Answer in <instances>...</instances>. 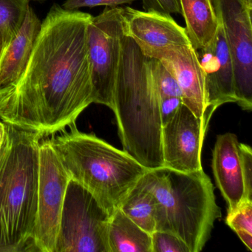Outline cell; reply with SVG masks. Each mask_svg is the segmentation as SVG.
<instances>
[{
  "label": "cell",
  "instance_id": "obj_1",
  "mask_svg": "<svg viewBox=\"0 0 252 252\" xmlns=\"http://www.w3.org/2000/svg\"><path fill=\"white\" fill-rule=\"evenodd\" d=\"M92 17L51 7L20 80L0 90V120L42 138L76 124L94 103L88 47Z\"/></svg>",
  "mask_w": 252,
  "mask_h": 252
},
{
  "label": "cell",
  "instance_id": "obj_2",
  "mask_svg": "<svg viewBox=\"0 0 252 252\" xmlns=\"http://www.w3.org/2000/svg\"><path fill=\"white\" fill-rule=\"evenodd\" d=\"M159 101L150 58L125 35L113 111L124 151L148 169L163 165Z\"/></svg>",
  "mask_w": 252,
  "mask_h": 252
},
{
  "label": "cell",
  "instance_id": "obj_3",
  "mask_svg": "<svg viewBox=\"0 0 252 252\" xmlns=\"http://www.w3.org/2000/svg\"><path fill=\"white\" fill-rule=\"evenodd\" d=\"M42 139L36 132L5 123L0 145V247L8 252L36 251L33 234Z\"/></svg>",
  "mask_w": 252,
  "mask_h": 252
},
{
  "label": "cell",
  "instance_id": "obj_4",
  "mask_svg": "<svg viewBox=\"0 0 252 252\" xmlns=\"http://www.w3.org/2000/svg\"><path fill=\"white\" fill-rule=\"evenodd\" d=\"M49 141L70 180L90 191L110 216L149 171L124 150L81 132L76 124Z\"/></svg>",
  "mask_w": 252,
  "mask_h": 252
},
{
  "label": "cell",
  "instance_id": "obj_5",
  "mask_svg": "<svg viewBox=\"0 0 252 252\" xmlns=\"http://www.w3.org/2000/svg\"><path fill=\"white\" fill-rule=\"evenodd\" d=\"M143 179L157 202L156 231L178 236L190 252L202 251L221 217L213 184L203 169L181 172L162 166L149 169Z\"/></svg>",
  "mask_w": 252,
  "mask_h": 252
},
{
  "label": "cell",
  "instance_id": "obj_6",
  "mask_svg": "<svg viewBox=\"0 0 252 252\" xmlns=\"http://www.w3.org/2000/svg\"><path fill=\"white\" fill-rule=\"evenodd\" d=\"M110 215L86 189L70 180L66 190L55 252H110Z\"/></svg>",
  "mask_w": 252,
  "mask_h": 252
},
{
  "label": "cell",
  "instance_id": "obj_7",
  "mask_svg": "<svg viewBox=\"0 0 252 252\" xmlns=\"http://www.w3.org/2000/svg\"><path fill=\"white\" fill-rule=\"evenodd\" d=\"M124 8L107 7L88 26L94 103L113 110L125 36Z\"/></svg>",
  "mask_w": 252,
  "mask_h": 252
},
{
  "label": "cell",
  "instance_id": "obj_8",
  "mask_svg": "<svg viewBox=\"0 0 252 252\" xmlns=\"http://www.w3.org/2000/svg\"><path fill=\"white\" fill-rule=\"evenodd\" d=\"M70 178L48 139L39 144L37 215L33 234L38 252H55L66 190Z\"/></svg>",
  "mask_w": 252,
  "mask_h": 252
},
{
  "label": "cell",
  "instance_id": "obj_9",
  "mask_svg": "<svg viewBox=\"0 0 252 252\" xmlns=\"http://www.w3.org/2000/svg\"><path fill=\"white\" fill-rule=\"evenodd\" d=\"M225 33L234 68L235 95L243 110L252 109V0H211Z\"/></svg>",
  "mask_w": 252,
  "mask_h": 252
},
{
  "label": "cell",
  "instance_id": "obj_10",
  "mask_svg": "<svg viewBox=\"0 0 252 252\" xmlns=\"http://www.w3.org/2000/svg\"><path fill=\"white\" fill-rule=\"evenodd\" d=\"M209 124L183 104L162 128L163 166L181 172L203 169L202 147Z\"/></svg>",
  "mask_w": 252,
  "mask_h": 252
},
{
  "label": "cell",
  "instance_id": "obj_11",
  "mask_svg": "<svg viewBox=\"0 0 252 252\" xmlns=\"http://www.w3.org/2000/svg\"><path fill=\"white\" fill-rule=\"evenodd\" d=\"M124 17L125 35L149 58L169 47L191 45L185 28L178 25L171 14L126 7L124 8Z\"/></svg>",
  "mask_w": 252,
  "mask_h": 252
},
{
  "label": "cell",
  "instance_id": "obj_12",
  "mask_svg": "<svg viewBox=\"0 0 252 252\" xmlns=\"http://www.w3.org/2000/svg\"><path fill=\"white\" fill-rule=\"evenodd\" d=\"M175 76L182 95L183 104L197 118L210 121L204 73L197 51L191 45L169 47L153 54Z\"/></svg>",
  "mask_w": 252,
  "mask_h": 252
},
{
  "label": "cell",
  "instance_id": "obj_13",
  "mask_svg": "<svg viewBox=\"0 0 252 252\" xmlns=\"http://www.w3.org/2000/svg\"><path fill=\"white\" fill-rule=\"evenodd\" d=\"M196 51L204 73L209 112L213 114L222 104L237 102L234 63L220 23L213 42Z\"/></svg>",
  "mask_w": 252,
  "mask_h": 252
},
{
  "label": "cell",
  "instance_id": "obj_14",
  "mask_svg": "<svg viewBox=\"0 0 252 252\" xmlns=\"http://www.w3.org/2000/svg\"><path fill=\"white\" fill-rule=\"evenodd\" d=\"M240 142L234 134L217 137L212 152V167L218 188L231 212L247 200L239 154Z\"/></svg>",
  "mask_w": 252,
  "mask_h": 252
},
{
  "label": "cell",
  "instance_id": "obj_15",
  "mask_svg": "<svg viewBox=\"0 0 252 252\" xmlns=\"http://www.w3.org/2000/svg\"><path fill=\"white\" fill-rule=\"evenodd\" d=\"M42 28L29 5L18 33L4 48L0 58V90L16 85L24 73Z\"/></svg>",
  "mask_w": 252,
  "mask_h": 252
},
{
  "label": "cell",
  "instance_id": "obj_16",
  "mask_svg": "<svg viewBox=\"0 0 252 252\" xmlns=\"http://www.w3.org/2000/svg\"><path fill=\"white\" fill-rule=\"evenodd\" d=\"M186 32L195 51L210 45L218 32L219 22L211 0H179Z\"/></svg>",
  "mask_w": 252,
  "mask_h": 252
},
{
  "label": "cell",
  "instance_id": "obj_17",
  "mask_svg": "<svg viewBox=\"0 0 252 252\" xmlns=\"http://www.w3.org/2000/svg\"><path fill=\"white\" fill-rule=\"evenodd\" d=\"M110 252H152V237L120 209L110 216L107 230Z\"/></svg>",
  "mask_w": 252,
  "mask_h": 252
},
{
  "label": "cell",
  "instance_id": "obj_18",
  "mask_svg": "<svg viewBox=\"0 0 252 252\" xmlns=\"http://www.w3.org/2000/svg\"><path fill=\"white\" fill-rule=\"evenodd\" d=\"M157 202L142 178L128 193L119 209L147 232L156 231Z\"/></svg>",
  "mask_w": 252,
  "mask_h": 252
},
{
  "label": "cell",
  "instance_id": "obj_19",
  "mask_svg": "<svg viewBox=\"0 0 252 252\" xmlns=\"http://www.w3.org/2000/svg\"><path fill=\"white\" fill-rule=\"evenodd\" d=\"M29 2V0H0V33L5 48L21 28Z\"/></svg>",
  "mask_w": 252,
  "mask_h": 252
},
{
  "label": "cell",
  "instance_id": "obj_20",
  "mask_svg": "<svg viewBox=\"0 0 252 252\" xmlns=\"http://www.w3.org/2000/svg\"><path fill=\"white\" fill-rule=\"evenodd\" d=\"M150 70L159 97H181V91L175 76L156 58H150Z\"/></svg>",
  "mask_w": 252,
  "mask_h": 252
},
{
  "label": "cell",
  "instance_id": "obj_21",
  "mask_svg": "<svg viewBox=\"0 0 252 252\" xmlns=\"http://www.w3.org/2000/svg\"><path fill=\"white\" fill-rule=\"evenodd\" d=\"M225 223L235 233L252 234V200H246L234 210L227 212Z\"/></svg>",
  "mask_w": 252,
  "mask_h": 252
},
{
  "label": "cell",
  "instance_id": "obj_22",
  "mask_svg": "<svg viewBox=\"0 0 252 252\" xmlns=\"http://www.w3.org/2000/svg\"><path fill=\"white\" fill-rule=\"evenodd\" d=\"M151 237L152 252H190L186 243L172 233L156 231Z\"/></svg>",
  "mask_w": 252,
  "mask_h": 252
},
{
  "label": "cell",
  "instance_id": "obj_23",
  "mask_svg": "<svg viewBox=\"0 0 252 252\" xmlns=\"http://www.w3.org/2000/svg\"><path fill=\"white\" fill-rule=\"evenodd\" d=\"M240 164L247 200H252V150L247 144H239Z\"/></svg>",
  "mask_w": 252,
  "mask_h": 252
},
{
  "label": "cell",
  "instance_id": "obj_24",
  "mask_svg": "<svg viewBox=\"0 0 252 252\" xmlns=\"http://www.w3.org/2000/svg\"><path fill=\"white\" fill-rule=\"evenodd\" d=\"M136 0H67L63 4L64 9L73 11L81 8L106 6L116 8L119 5L132 4Z\"/></svg>",
  "mask_w": 252,
  "mask_h": 252
},
{
  "label": "cell",
  "instance_id": "obj_25",
  "mask_svg": "<svg viewBox=\"0 0 252 252\" xmlns=\"http://www.w3.org/2000/svg\"><path fill=\"white\" fill-rule=\"evenodd\" d=\"M144 11H156L168 14L181 13L179 0H141Z\"/></svg>",
  "mask_w": 252,
  "mask_h": 252
},
{
  "label": "cell",
  "instance_id": "obj_26",
  "mask_svg": "<svg viewBox=\"0 0 252 252\" xmlns=\"http://www.w3.org/2000/svg\"><path fill=\"white\" fill-rule=\"evenodd\" d=\"M182 104L181 97H163L160 98L159 108L162 126L167 124L174 117Z\"/></svg>",
  "mask_w": 252,
  "mask_h": 252
},
{
  "label": "cell",
  "instance_id": "obj_27",
  "mask_svg": "<svg viewBox=\"0 0 252 252\" xmlns=\"http://www.w3.org/2000/svg\"><path fill=\"white\" fill-rule=\"evenodd\" d=\"M245 246L249 249L250 252L252 251V234L246 231H238L236 233Z\"/></svg>",
  "mask_w": 252,
  "mask_h": 252
},
{
  "label": "cell",
  "instance_id": "obj_28",
  "mask_svg": "<svg viewBox=\"0 0 252 252\" xmlns=\"http://www.w3.org/2000/svg\"><path fill=\"white\" fill-rule=\"evenodd\" d=\"M4 132H5V123L0 120V145L3 138Z\"/></svg>",
  "mask_w": 252,
  "mask_h": 252
},
{
  "label": "cell",
  "instance_id": "obj_29",
  "mask_svg": "<svg viewBox=\"0 0 252 252\" xmlns=\"http://www.w3.org/2000/svg\"><path fill=\"white\" fill-rule=\"evenodd\" d=\"M4 48H5V42H4L2 33H0V58H1V56H2V52H3Z\"/></svg>",
  "mask_w": 252,
  "mask_h": 252
},
{
  "label": "cell",
  "instance_id": "obj_30",
  "mask_svg": "<svg viewBox=\"0 0 252 252\" xmlns=\"http://www.w3.org/2000/svg\"><path fill=\"white\" fill-rule=\"evenodd\" d=\"M0 252H7V251L3 248L0 247Z\"/></svg>",
  "mask_w": 252,
  "mask_h": 252
},
{
  "label": "cell",
  "instance_id": "obj_31",
  "mask_svg": "<svg viewBox=\"0 0 252 252\" xmlns=\"http://www.w3.org/2000/svg\"><path fill=\"white\" fill-rule=\"evenodd\" d=\"M29 1H32V0H29ZM33 1H39V2H42V1H45V0H33Z\"/></svg>",
  "mask_w": 252,
  "mask_h": 252
}]
</instances>
